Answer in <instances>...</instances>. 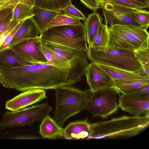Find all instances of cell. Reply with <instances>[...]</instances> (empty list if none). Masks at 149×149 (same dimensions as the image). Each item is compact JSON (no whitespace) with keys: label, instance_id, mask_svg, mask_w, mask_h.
I'll list each match as a JSON object with an SVG mask.
<instances>
[{"label":"cell","instance_id":"6da1fadb","mask_svg":"<svg viewBox=\"0 0 149 149\" xmlns=\"http://www.w3.org/2000/svg\"><path fill=\"white\" fill-rule=\"evenodd\" d=\"M89 64L87 57L84 56L68 68L58 67L48 61L0 69V83L6 88L19 91L55 90L80 82Z\"/></svg>","mask_w":149,"mask_h":149},{"label":"cell","instance_id":"7a4b0ae2","mask_svg":"<svg viewBox=\"0 0 149 149\" xmlns=\"http://www.w3.org/2000/svg\"><path fill=\"white\" fill-rule=\"evenodd\" d=\"M149 125V116H123L107 121L91 124L88 139L130 137L140 134Z\"/></svg>","mask_w":149,"mask_h":149},{"label":"cell","instance_id":"3957f363","mask_svg":"<svg viewBox=\"0 0 149 149\" xmlns=\"http://www.w3.org/2000/svg\"><path fill=\"white\" fill-rule=\"evenodd\" d=\"M55 90L56 104L54 119L62 127L69 118L85 109L93 93L90 89L81 91L71 86Z\"/></svg>","mask_w":149,"mask_h":149},{"label":"cell","instance_id":"277c9868","mask_svg":"<svg viewBox=\"0 0 149 149\" xmlns=\"http://www.w3.org/2000/svg\"><path fill=\"white\" fill-rule=\"evenodd\" d=\"M108 47L134 52L149 48V34L147 30L134 25L110 26L108 28Z\"/></svg>","mask_w":149,"mask_h":149},{"label":"cell","instance_id":"5b68a950","mask_svg":"<svg viewBox=\"0 0 149 149\" xmlns=\"http://www.w3.org/2000/svg\"><path fill=\"white\" fill-rule=\"evenodd\" d=\"M39 37L42 41L87 52V42L84 24L56 26L46 30Z\"/></svg>","mask_w":149,"mask_h":149},{"label":"cell","instance_id":"8992f818","mask_svg":"<svg viewBox=\"0 0 149 149\" xmlns=\"http://www.w3.org/2000/svg\"><path fill=\"white\" fill-rule=\"evenodd\" d=\"M87 54L88 59L97 64L126 70L134 71L141 65L130 51L108 47L104 51L95 52L88 47Z\"/></svg>","mask_w":149,"mask_h":149},{"label":"cell","instance_id":"52a82bcc","mask_svg":"<svg viewBox=\"0 0 149 149\" xmlns=\"http://www.w3.org/2000/svg\"><path fill=\"white\" fill-rule=\"evenodd\" d=\"M52 107L46 104H42L17 111H8L3 114L0 122L2 128L22 127L42 120L48 115Z\"/></svg>","mask_w":149,"mask_h":149},{"label":"cell","instance_id":"ba28073f","mask_svg":"<svg viewBox=\"0 0 149 149\" xmlns=\"http://www.w3.org/2000/svg\"><path fill=\"white\" fill-rule=\"evenodd\" d=\"M118 94L113 88H104L94 92L85 109L93 117L107 118L118 110Z\"/></svg>","mask_w":149,"mask_h":149},{"label":"cell","instance_id":"9c48e42d","mask_svg":"<svg viewBox=\"0 0 149 149\" xmlns=\"http://www.w3.org/2000/svg\"><path fill=\"white\" fill-rule=\"evenodd\" d=\"M8 49H11L21 59L30 64L48 62L42 52L39 36L24 39Z\"/></svg>","mask_w":149,"mask_h":149},{"label":"cell","instance_id":"30bf717a","mask_svg":"<svg viewBox=\"0 0 149 149\" xmlns=\"http://www.w3.org/2000/svg\"><path fill=\"white\" fill-rule=\"evenodd\" d=\"M100 7L106 25L109 23L110 26L132 25L140 26L133 17L135 10L107 2L101 3Z\"/></svg>","mask_w":149,"mask_h":149},{"label":"cell","instance_id":"8fae6325","mask_svg":"<svg viewBox=\"0 0 149 149\" xmlns=\"http://www.w3.org/2000/svg\"><path fill=\"white\" fill-rule=\"evenodd\" d=\"M118 104L119 107L133 116H149V94H122Z\"/></svg>","mask_w":149,"mask_h":149},{"label":"cell","instance_id":"7c38bea8","mask_svg":"<svg viewBox=\"0 0 149 149\" xmlns=\"http://www.w3.org/2000/svg\"><path fill=\"white\" fill-rule=\"evenodd\" d=\"M85 75L90 89L93 92L102 89L114 87V80L93 62L89 63Z\"/></svg>","mask_w":149,"mask_h":149},{"label":"cell","instance_id":"4fadbf2b","mask_svg":"<svg viewBox=\"0 0 149 149\" xmlns=\"http://www.w3.org/2000/svg\"><path fill=\"white\" fill-rule=\"evenodd\" d=\"M47 98L44 90L32 89L24 91L6 102L5 108L11 111H17L39 102Z\"/></svg>","mask_w":149,"mask_h":149},{"label":"cell","instance_id":"5bb4252c","mask_svg":"<svg viewBox=\"0 0 149 149\" xmlns=\"http://www.w3.org/2000/svg\"><path fill=\"white\" fill-rule=\"evenodd\" d=\"M41 42L42 45L52 52L56 61L61 64H70L76 58L86 52L47 42L41 41Z\"/></svg>","mask_w":149,"mask_h":149},{"label":"cell","instance_id":"9a60e30c","mask_svg":"<svg viewBox=\"0 0 149 149\" xmlns=\"http://www.w3.org/2000/svg\"><path fill=\"white\" fill-rule=\"evenodd\" d=\"M91 124L87 119L71 123L64 129L63 136L67 139H76L88 137L91 131Z\"/></svg>","mask_w":149,"mask_h":149},{"label":"cell","instance_id":"2e32d148","mask_svg":"<svg viewBox=\"0 0 149 149\" xmlns=\"http://www.w3.org/2000/svg\"><path fill=\"white\" fill-rule=\"evenodd\" d=\"M32 11L35 15L31 18L38 28L40 34L45 30L49 23L57 15L62 13V11H56L41 8L34 6Z\"/></svg>","mask_w":149,"mask_h":149},{"label":"cell","instance_id":"e0dca14e","mask_svg":"<svg viewBox=\"0 0 149 149\" xmlns=\"http://www.w3.org/2000/svg\"><path fill=\"white\" fill-rule=\"evenodd\" d=\"M97 64L113 80L140 79L149 77V76L144 71L141 65L138 70L134 71H131L104 65Z\"/></svg>","mask_w":149,"mask_h":149},{"label":"cell","instance_id":"ac0fdd59","mask_svg":"<svg viewBox=\"0 0 149 149\" xmlns=\"http://www.w3.org/2000/svg\"><path fill=\"white\" fill-rule=\"evenodd\" d=\"M40 34L38 28L33 21L31 18L28 19L24 22L18 30L7 48L24 39L38 37Z\"/></svg>","mask_w":149,"mask_h":149},{"label":"cell","instance_id":"d6986e66","mask_svg":"<svg viewBox=\"0 0 149 149\" xmlns=\"http://www.w3.org/2000/svg\"><path fill=\"white\" fill-rule=\"evenodd\" d=\"M64 129L49 115L42 120L40 127L39 133L43 138L54 139L63 137Z\"/></svg>","mask_w":149,"mask_h":149},{"label":"cell","instance_id":"ffe728a7","mask_svg":"<svg viewBox=\"0 0 149 149\" xmlns=\"http://www.w3.org/2000/svg\"><path fill=\"white\" fill-rule=\"evenodd\" d=\"M113 88L118 94H127L130 91L149 84V77L142 79L114 80Z\"/></svg>","mask_w":149,"mask_h":149},{"label":"cell","instance_id":"44dd1931","mask_svg":"<svg viewBox=\"0 0 149 149\" xmlns=\"http://www.w3.org/2000/svg\"><path fill=\"white\" fill-rule=\"evenodd\" d=\"M107 25L100 22L97 32L88 47L95 52L104 51L108 47L109 35Z\"/></svg>","mask_w":149,"mask_h":149},{"label":"cell","instance_id":"7402d4cb","mask_svg":"<svg viewBox=\"0 0 149 149\" xmlns=\"http://www.w3.org/2000/svg\"><path fill=\"white\" fill-rule=\"evenodd\" d=\"M102 20L97 10L88 15L84 24L87 43L88 46L92 42Z\"/></svg>","mask_w":149,"mask_h":149},{"label":"cell","instance_id":"603a6c76","mask_svg":"<svg viewBox=\"0 0 149 149\" xmlns=\"http://www.w3.org/2000/svg\"><path fill=\"white\" fill-rule=\"evenodd\" d=\"M29 64L19 58L11 49L0 52V69L18 67Z\"/></svg>","mask_w":149,"mask_h":149},{"label":"cell","instance_id":"cb8c5ba5","mask_svg":"<svg viewBox=\"0 0 149 149\" xmlns=\"http://www.w3.org/2000/svg\"><path fill=\"white\" fill-rule=\"evenodd\" d=\"M32 8L27 4L18 3L13 10L11 19L20 22L31 18L35 15L32 11Z\"/></svg>","mask_w":149,"mask_h":149},{"label":"cell","instance_id":"d4e9b609","mask_svg":"<svg viewBox=\"0 0 149 149\" xmlns=\"http://www.w3.org/2000/svg\"><path fill=\"white\" fill-rule=\"evenodd\" d=\"M71 0H35L34 6L49 10L62 11Z\"/></svg>","mask_w":149,"mask_h":149},{"label":"cell","instance_id":"484cf974","mask_svg":"<svg viewBox=\"0 0 149 149\" xmlns=\"http://www.w3.org/2000/svg\"><path fill=\"white\" fill-rule=\"evenodd\" d=\"M81 23L79 21L68 16L62 13L57 15L53 19L47 26L45 30L56 26L79 25Z\"/></svg>","mask_w":149,"mask_h":149},{"label":"cell","instance_id":"4316f807","mask_svg":"<svg viewBox=\"0 0 149 149\" xmlns=\"http://www.w3.org/2000/svg\"><path fill=\"white\" fill-rule=\"evenodd\" d=\"M106 2L124 6L135 10L145 9L149 7V4L134 0H109Z\"/></svg>","mask_w":149,"mask_h":149},{"label":"cell","instance_id":"83f0119b","mask_svg":"<svg viewBox=\"0 0 149 149\" xmlns=\"http://www.w3.org/2000/svg\"><path fill=\"white\" fill-rule=\"evenodd\" d=\"M133 17L136 22L141 27L147 30L149 26V12L147 10H135Z\"/></svg>","mask_w":149,"mask_h":149},{"label":"cell","instance_id":"f1b7e54d","mask_svg":"<svg viewBox=\"0 0 149 149\" xmlns=\"http://www.w3.org/2000/svg\"><path fill=\"white\" fill-rule=\"evenodd\" d=\"M63 13L66 15L76 20L84 21L86 17L71 3H70L62 10Z\"/></svg>","mask_w":149,"mask_h":149},{"label":"cell","instance_id":"f546056e","mask_svg":"<svg viewBox=\"0 0 149 149\" xmlns=\"http://www.w3.org/2000/svg\"><path fill=\"white\" fill-rule=\"evenodd\" d=\"M134 55L141 65L149 66V49H141L134 52Z\"/></svg>","mask_w":149,"mask_h":149},{"label":"cell","instance_id":"4dcf8cb0","mask_svg":"<svg viewBox=\"0 0 149 149\" xmlns=\"http://www.w3.org/2000/svg\"><path fill=\"white\" fill-rule=\"evenodd\" d=\"M24 21L20 22L13 31L7 37L0 47V52L7 49L11 42L15 33L21 26Z\"/></svg>","mask_w":149,"mask_h":149},{"label":"cell","instance_id":"1f68e13d","mask_svg":"<svg viewBox=\"0 0 149 149\" xmlns=\"http://www.w3.org/2000/svg\"><path fill=\"white\" fill-rule=\"evenodd\" d=\"M20 22H19L16 21L12 20L11 19V21L6 29L0 35V47L2 44L7 37Z\"/></svg>","mask_w":149,"mask_h":149},{"label":"cell","instance_id":"d6a6232c","mask_svg":"<svg viewBox=\"0 0 149 149\" xmlns=\"http://www.w3.org/2000/svg\"><path fill=\"white\" fill-rule=\"evenodd\" d=\"M19 1V0H0V12L6 10H13Z\"/></svg>","mask_w":149,"mask_h":149},{"label":"cell","instance_id":"836d02e7","mask_svg":"<svg viewBox=\"0 0 149 149\" xmlns=\"http://www.w3.org/2000/svg\"><path fill=\"white\" fill-rule=\"evenodd\" d=\"M88 8L94 11L100 8L101 3L98 0H80Z\"/></svg>","mask_w":149,"mask_h":149},{"label":"cell","instance_id":"e575fe53","mask_svg":"<svg viewBox=\"0 0 149 149\" xmlns=\"http://www.w3.org/2000/svg\"><path fill=\"white\" fill-rule=\"evenodd\" d=\"M42 49L43 53L47 61L54 64L55 59L52 52L42 44Z\"/></svg>","mask_w":149,"mask_h":149},{"label":"cell","instance_id":"d590c367","mask_svg":"<svg viewBox=\"0 0 149 149\" xmlns=\"http://www.w3.org/2000/svg\"><path fill=\"white\" fill-rule=\"evenodd\" d=\"M128 94H134L137 95L149 94V84L142 86L134 89Z\"/></svg>","mask_w":149,"mask_h":149},{"label":"cell","instance_id":"8d00e7d4","mask_svg":"<svg viewBox=\"0 0 149 149\" xmlns=\"http://www.w3.org/2000/svg\"><path fill=\"white\" fill-rule=\"evenodd\" d=\"M12 13L0 22V35L6 29L11 21Z\"/></svg>","mask_w":149,"mask_h":149},{"label":"cell","instance_id":"74e56055","mask_svg":"<svg viewBox=\"0 0 149 149\" xmlns=\"http://www.w3.org/2000/svg\"><path fill=\"white\" fill-rule=\"evenodd\" d=\"M12 12V9L6 10L0 12V22L5 18L11 14Z\"/></svg>","mask_w":149,"mask_h":149},{"label":"cell","instance_id":"f35d334b","mask_svg":"<svg viewBox=\"0 0 149 149\" xmlns=\"http://www.w3.org/2000/svg\"><path fill=\"white\" fill-rule=\"evenodd\" d=\"M19 3H22L27 4L31 6L32 7V6L30 0H19Z\"/></svg>","mask_w":149,"mask_h":149},{"label":"cell","instance_id":"ab89813d","mask_svg":"<svg viewBox=\"0 0 149 149\" xmlns=\"http://www.w3.org/2000/svg\"><path fill=\"white\" fill-rule=\"evenodd\" d=\"M143 70L145 73L148 76H149V66L141 65Z\"/></svg>","mask_w":149,"mask_h":149},{"label":"cell","instance_id":"60d3db41","mask_svg":"<svg viewBox=\"0 0 149 149\" xmlns=\"http://www.w3.org/2000/svg\"><path fill=\"white\" fill-rule=\"evenodd\" d=\"M136 1L141 2L149 4V0H134Z\"/></svg>","mask_w":149,"mask_h":149},{"label":"cell","instance_id":"b9f144b4","mask_svg":"<svg viewBox=\"0 0 149 149\" xmlns=\"http://www.w3.org/2000/svg\"><path fill=\"white\" fill-rule=\"evenodd\" d=\"M30 1H31V2L32 7H33V6H34L35 0H30Z\"/></svg>","mask_w":149,"mask_h":149},{"label":"cell","instance_id":"7bdbcfd3","mask_svg":"<svg viewBox=\"0 0 149 149\" xmlns=\"http://www.w3.org/2000/svg\"><path fill=\"white\" fill-rule=\"evenodd\" d=\"M101 3L107 1L109 0H98Z\"/></svg>","mask_w":149,"mask_h":149}]
</instances>
